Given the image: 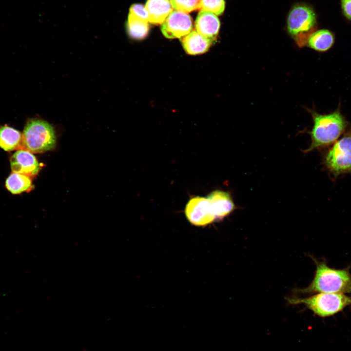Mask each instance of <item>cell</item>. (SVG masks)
<instances>
[{
    "mask_svg": "<svg viewBox=\"0 0 351 351\" xmlns=\"http://www.w3.org/2000/svg\"><path fill=\"white\" fill-rule=\"evenodd\" d=\"M313 124L309 132L311 143L306 152L330 147L346 131L348 122L337 109L328 114L311 111Z\"/></svg>",
    "mask_w": 351,
    "mask_h": 351,
    "instance_id": "1",
    "label": "cell"
},
{
    "mask_svg": "<svg viewBox=\"0 0 351 351\" xmlns=\"http://www.w3.org/2000/svg\"><path fill=\"white\" fill-rule=\"evenodd\" d=\"M316 271L310 285L303 293H351V275L348 269L330 268L324 262L315 261Z\"/></svg>",
    "mask_w": 351,
    "mask_h": 351,
    "instance_id": "2",
    "label": "cell"
},
{
    "mask_svg": "<svg viewBox=\"0 0 351 351\" xmlns=\"http://www.w3.org/2000/svg\"><path fill=\"white\" fill-rule=\"evenodd\" d=\"M329 147L324 153L322 163L332 179L351 175V130Z\"/></svg>",
    "mask_w": 351,
    "mask_h": 351,
    "instance_id": "3",
    "label": "cell"
},
{
    "mask_svg": "<svg viewBox=\"0 0 351 351\" xmlns=\"http://www.w3.org/2000/svg\"><path fill=\"white\" fill-rule=\"evenodd\" d=\"M53 127L46 121L39 119L29 120L22 134V149L31 153H40L51 150L56 145Z\"/></svg>",
    "mask_w": 351,
    "mask_h": 351,
    "instance_id": "4",
    "label": "cell"
},
{
    "mask_svg": "<svg viewBox=\"0 0 351 351\" xmlns=\"http://www.w3.org/2000/svg\"><path fill=\"white\" fill-rule=\"evenodd\" d=\"M288 301L292 304H303L323 317L333 315L351 305V296L344 293L320 292L306 298H289Z\"/></svg>",
    "mask_w": 351,
    "mask_h": 351,
    "instance_id": "5",
    "label": "cell"
},
{
    "mask_svg": "<svg viewBox=\"0 0 351 351\" xmlns=\"http://www.w3.org/2000/svg\"><path fill=\"white\" fill-rule=\"evenodd\" d=\"M316 22L313 9L307 5H296L290 10L287 21L289 34L300 47L306 44Z\"/></svg>",
    "mask_w": 351,
    "mask_h": 351,
    "instance_id": "6",
    "label": "cell"
},
{
    "mask_svg": "<svg viewBox=\"0 0 351 351\" xmlns=\"http://www.w3.org/2000/svg\"><path fill=\"white\" fill-rule=\"evenodd\" d=\"M188 220L197 226H204L216 219L207 198L196 196L187 203L185 210Z\"/></svg>",
    "mask_w": 351,
    "mask_h": 351,
    "instance_id": "7",
    "label": "cell"
},
{
    "mask_svg": "<svg viewBox=\"0 0 351 351\" xmlns=\"http://www.w3.org/2000/svg\"><path fill=\"white\" fill-rule=\"evenodd\" d=\"M192 27V20L189 15L173 10L161 24V30L168 39H180L190 33Z\"/></svg>",
    "mask_w": 351,
    "mask_h": 351,
    "instance_id": "8",
    "label": "cell"
},
{
    "mask_svg": "<svg viewBox=\"0 0 351 351\" xmlns=\"http://www.w3.org/2000/svg\"><path fill=\"white\" fill-rule=\"evenodd\" d=\"M11 168L13 173L35 176L40 166L35 156L30 152L20 149L14 153L10 158Z\"/></svg>",
    "mask_w": 351,
    "mask_h": 351,
    "instance_id": "9",
    "label": "cell"
},
{
    "mask_svg": "<svg viewBox=\"0 0 351 351\" xmlns=\"http://www.w3.org/2000/svg\"><path fill=\"white\" fill-rule=\"evenodd\" d=\"M220 26V21L214 13L204 10L198 12L195 22V30L203 37L214 42Z\"/></svg>",
    "mask_w": 351,
    "mask_h": 351,
    "instance_id": "10",
    "label": "cell"
},
{
    "mask_svg": "<svg viewBox=\"0 0 351 351\" xmlns=\"http://www.w3.org/2000/svg\"><path fill=\"white\" fill-rule=\"evenodd\" d=\"M207 198L211 203L216 219L229 214L234 208V202L227 192L216 190L211 193Z\"/></svg>",
    "mask_w": 351,
    "mask_h": 351,
    "instance_id": "11",
    "label": "cell"
},
{
    "mask_svg": "<svg viewBox=\"0 0 351 351\" xmlns=\"http://www.w3.org/2000/svg\"><path fill=\"white\" fill-rule=\"evenodd\" d=\"M180 39L186 52L193 55L204 53L214 43L200 35L196 30L191 31Z\"/></svg>",
    "mask_w": 351,
    "mask_h": 351,
    "instance_id": "12",
    "label": "cell"
},
{
    "mask_svg": "<svg viewBox=\"0 0 351 351\" xmlns=\"http://www.w3.org/2000/svg\"><path fill=\"white\" fill-rule=\"evenodd\" d=\"M145 7L149 14V22L161 24L174 9L170 0H147Z\"/></svg>",
    "mask_w": 351,
    "mask_h": 351,
    "instance_id": "13",
    "label": "cell"
},
{
    "mask_svg": "<svg viewBox=\"0 0 351 351\" xmlns=\"http://www.w3.org/2000/svg\"><path fill=\"white\" fill-rule=\"evenodd\" d=\"M334 42V36L332 32L327 29H320L310 34L306 44L315 51L324 52L329 50Z\"/></svg>",
    "mask_w": 351,
    "mask_h": 351,
    "instance_id": "14",
    "label": "cell"
},
{
    "mask_svg": "<svg viewBox=\"0 0 351 351\" xmlns=\"http://www.w3.org/2000/svg\"><path fill=\"white\" fill-rule=\"evenodd\" d=\"M22 134L7 125L0 127V148L11 151L21 148Z\"/></svg>",
    "mask_w": 351,
    "mask_h": 351,
    "instance_id": "15",
    "label": "cell"
},
{
    "mask_svg": "<svg viewBox=\"0 0 351 351\" xmlns=\"http://www.w3.org/2000/svg\"><path fill=\"white\" fill-rule=\"evenodd\" d=\"M126 31L132 39L140 40L145 38L149 30L148 22H145L129 13L126 24Z\"/></svg>",
    "mask_w": 351,
    "mask_h": 351,
    "instance_id": "16",
    "label": "cell"
},
{
    "mask_svg": "<svg viewBox=\"0 0 351 351\" xmlns=\"http://www.w3.org/2000/svg\"><path fill=\"white\" fill-rule=\"evenodd\" d=\"M5 186L12 194H19L31 189L32 181L26 175L13 172L7 178Z\"/></svg>",
    "mask_w": 351,
    "mask_h": 351,
    "instance_id": "17",
    "label": "cell"
},
{
    "mask_svg": "<svg viewBox=\"0 0 351 351\" xmlns=\"http://www.w3.org/2000/svg\"><path fill=\"white\" fill-rule=\"evenodd\" d=\"M201 0H170L174 10L186 13L200 9Z\"/></svg>",
    "mask_w": 351,
    "mask_h": 351,
    "instance_id": "18",
    "label": "cell"
},
{
    "mask_svg": "<svg viewBox=\"0 0 351 351\" xmlns=\"http://www.w3.org/2000/svg\"><path fill=\"white\" fill-rule=\"evenodd\" d=\"M225 7L224 0H201L200 10L210 11L219 16L223 13Z\"/></svg>",
    "mask_w": 351,
    "mask_h": 351,
    "instance_id": "19",
    "label": "cell"
},
{
    "mask_svg": "<svg viewBox=\"0 0 351 351\" xmlns=\"http://www.w3.org/2000/svg\"><path fill=\"white\" fill-rule=\"evenodd\" d=\"M137 18L149 22V14L145 6L141 4H133L129 9V13Z\"/></svg>",
    "mask_w": 351,
    "mask_h": 351,
    "instance_id": "20",
    "label": "cell"
},
{
    "mask_svg": "<svg viewBox=\"0 0 351 351\" xmlns=\"http://www.w3.org/2000/svg\"><path fill=\"white\" fill-rule=\"evenodd\" d=\"M341 4L344 15L351 20V0H341Z\"/></svg>",
    "mask_w": 351,
    "mask_h": 351,
    "instance_id": "21",
    "label": "cell"
}]
</instances>
